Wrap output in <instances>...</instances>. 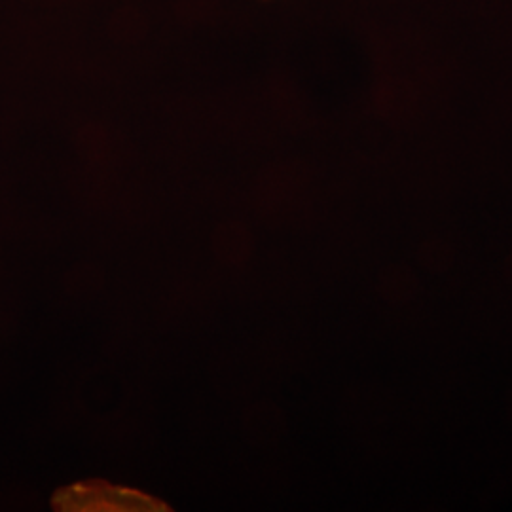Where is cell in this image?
Returning <instances> with one entry per match:
<instances>
[{
	"mask_svg": "<svg viewBox=\"0 0 512 512\" xmlns=\"http://www.w3.org/2000/svg\"><path fill=\"white\" fill-rule=\"evenodd\" d=\"M55 507L63 511H158L145 495L109 486H78L57 495Z\"/></svg>",
	"mask_w": 512,
	"mask_h": 512,
	"instance_id": "obj_1",
	"label": "cell"
}]
</instances>
